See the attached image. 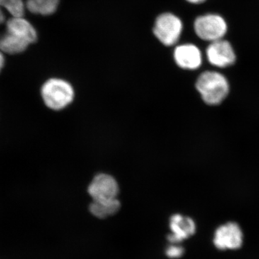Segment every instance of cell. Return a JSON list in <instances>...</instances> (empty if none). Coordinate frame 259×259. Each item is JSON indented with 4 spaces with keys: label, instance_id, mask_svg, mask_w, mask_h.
Masks as SVG:
<instances>
[{
    "label": "cell",
    "instance_id": "cell-1",
    "mask_svg": "<svg viewBox=\"0 0 259 259\" xmlns=\"http://www.w3.org/2000/svg\"><path fill=\"white\" fill-rule=\"evenodd\" d=\"M37 39L36 30L28 20L12 17L6 22V31L0 35V51L10 55L21 54Z\"/></svg>",
    "mask_w": 259,
    "mask_h": 259
},
{
    "label": "cell",
    "instance_id": "cell-2",
    "mask_svg": "<svg viewBox=\"0 0 259 259\" xmlns=\"http://www.w3.org/2000/svg\"><path fill=\"white\" fill-rule=\"evenodd\" d=\"M195 87L204 103L211 106L221 105L230 93L228 80L218 71H204L197 78Z\"/></svg>",
    "mask_w": 259,
    "mask_h": 259
},
{
    "label": "cell",
    "instance_id": "cell-3",
    "mask_svg": "<svg viewBox=\"0 0 259 259\" xmlns=\"http://www.w3.org/2000/svg\"><path fill=\"white\" fill-rule=\"evenodd\" d=\"M40 94L42 101L49 108L61 110L73 102L74 90L66 80L51 78L42 84Z\"/></svg>",
    "mask_w": 259,
    "mask_h": 259
},
{
    "label": "cell",
    "instance_id": "cell-4",
    "mask_svg": "<svg viewBox=\"0 0 259 259\" xmlns=\"http://www.w3.org/2000/svg\"><path fill=\"white\" fill-rule=\"evenodd\" d=\"M183 23L178 16L171 13L158 15L155 20L153 32L155 37L165 47H172L180 40Z\"/></svg>",
    "mask_w": 259,
    "mask_h": 259
},
{
    "label": "cell",
    "instance_id": "cell-5",
    "mask_svg": "<svg viewBox=\"0 0 259 259\" xmlns=\"http://www.w3.org/2000/svg\"><path fill=\"white\" fill-rule=\"evenodd\" d=\"M194 30L199 38L213 42L223 39L228 30V25L221 15L207 14L196 18Z\"/></svg>",
    "mask_w": 259,
    "mask_h": 259
},
{
    "label": "cell",
    "instance_id": "cell-6",
    "mask_svg": "<svg viewBox=\"0 0 259 259\" xmlns=\"http://www.w3.org/2000/svg\"><path fill=\"white\" fill-rule=\"evenodd\" d=\"M243 231L236 222H228L221 225L214 232L213 243L218 249H238L243 245Z\"/></svg>",
    "mask_w": 259,
    "mask_h": 259
},
{
    "label": "cell",
    "instance_id": "cell-7",
    "mask_svg": "<svg viewBox=\"0 0 259 259\" xmlns=\"http://www.w3.org/2000/svg\"><path fill=\"white\" fill-rule=\"evenodd\" d=\"M88 193L94 201H109L117 199L119 186L111 175L99 174L88 187Z\"/></svg>",
    "mask_w": 259,
    "mask_h": 259
},
{
    "label": "cell",
    "instance_id": "cell-8",
    "mask_svg": "<svg viewBox=\"0 0 259 259\" xmlns=\"http://www.w3.org/2000/svg\"><path fill=\"white\" fill-rule=\"evenodd\" d=\"M206 54L210 64L218 68L231 66L236 60L231 44L223 39L211 42L206 50Z\"/></svg>",
    "mask_w": 259,
    "mask_h": 259
},
{
    "label": "cell",
    "instance_id": "cell-9",
    "mask_svg": "<svg viewBox=\"0 0 259 259\" xmlns=\"http://www.w3.org/2000/svg\"><path fill=\"white\" fill-rule=\"evenodd\" d=\"M174 59L179 67L187 70L199 69L202 63L199 48L191 44H182L175 48Z\"/></svg>",
    "mask_w": 259,
    "mask_h": 259
},
{
    "label": "cell",
    "instance_id": "cell-10",
    "mask_svg": "<svg viewBox=\"0 0 259 259\" xmlns=\"http://www.w3.org/2000/svg\"><path fill=\"white\" fill-rule=\"evenodd\" d=\"M171 234L168 237V241L173 243H180L193 236L196 232V224L193 220L181 214L171 216L169 221Z\"/></svg>",
    "mask_w": 259,
    "mask_h": 259
},
{
    "label": "cell",
    "instance_id": "cell-11",
    "mask_svg": "<svg viewBox=\"0 0 259 259\" xmlns=\"http://www.w3.org/2000/svg\"><path fill=\"white\" fill-rule=\"evenodd\" d=\"M120 208V202L117 199L109 201H94L90 204V211L98 218H106L113 215Z\"/></svg>",
    "mask_w": 259,
    "mask_h": 259
},
{
    "label": "cell",
    "instance_id": "cell-12",
    "mask_svg": "<svg viewBox=\"0 0 259 259\" xmlns=\"http://www.w3.org/2000/svg\"><path fill=\"white\" fill-rule=\"evenodd\" d=\"M60 0H26L25 9L35 15H51L57 10Z\"/></svg>",
    "mask_w": 259,
    "mask_h": 259
},
{
    "label": "cell",
    "instance_id": "cell-13",
    "mask_svg": "<svg viewBox=\"0 0 259 259\" xmlns=\"http://www.w3.org/2000/svg\"><path fill=\"white\" fill-rule=\"evenodd\" d=\"M5 10L12 17L23 16L25 11V2L23 0H0V25L5 21Z\"/></svg>",
    "mask_w": 259,
    "mask_h": 259
},
{
    "label": "cell",
    "instance_id": "cell-14",
    "mask_svg": "<svg viewBox=\"0 0 259 259\" xmlns=\"http://www.w3.org/2000/svg\"><path fill=\"white\" fill-rule=\"evenodd\" d=\"M185 253V249L179 245H171L166 249L167 256L170 258H179Z\"/></svg>",
    "mask_w": 259,
    "mask_h": 259
},
{
    "label": "cell",
    "instance_id": "cell-15",
    "mask_svg": "<svg viewBox=\"0 0 259 259\" xmlns=\"http://www.w3.org/2000/svg\"><path fill=\"white\" fill-rule=\"evenodd\" d=\"M5 64V59L4 53H3V51H0V72H1L2 70L4 68Z\"/></svg>",
    "mask_w": 259,
    "mask_h": 259
},
{
    "label": "cell",
    "instance_id": "cell-16",
    "mask_svg": "<svg viewBox=\"0 0 259 259\" xmlns=\"http://www.w3.org/2000/svg\"><path fill=\"white\" fill-rule=\"evenodd\" d=\"M191 4H201V3H204L206 0H186Z\"/></svg>",
    "mask_w": 259,
    "mask_h": 259
}]
</instances>
